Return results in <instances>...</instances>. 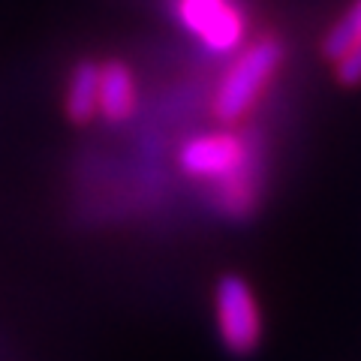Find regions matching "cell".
Returning <instances> with one entry per match:
<instances>
[{"instance_id":"obj_6","label":"cell","mask_w":361,"mask_h":361,"mask_svg":"<svg viewBox=\"0 0 361 361\" xmlns=\"http://www.w3.org/2000/svg\"><path fill=\"white\" fill-rule=\"evenodd\" d=\"M99 111V63L78 61L66 85V115L73 123H87Z\"/></svg>"},{"instance_id":"obj_1","label":"cell","mask_w":361,"mask_h":361,"mask_svg":"<svg viewBox=\"0 0 361 361\" xmlns=\"http://www.w3.org/2000/svg\"><path fill=\"white\" fill-rule=\"evenodd\" d=\"M187 175L211 180L217 187L220 208L232 217H244L256 205V157L241 135L205 133L196 135L180 151Z\"/></svg>"},{"instance_id":"obj_4","label":"cell","mask_w":361,"mask_h":361,"mask_svg":"<svg viewBox=\"0 0 361 361\" xmlns=\"http://www.w3.org/2000/svg\"><path fill=\"white\" fill-rule=\"evenodd\" d=\"M184 27L211 51H232L244 39V13L235 0H178Z\"/></svg>"},{"instance_id":"obj_3","label":"cell","mask_w":361,"mask_h":361,"mask_svg":"<svg viewBox=\"0 0 361 361\" xmlns=\"http://www.w3.org/2000/svg\"><path fill=\"white\" fill-rule=\"evenodd\" d=\"M214 319L220 343L232 355H250L262 343V310L250 283L238 274H226L214 286Z\"/></svg>"},{"instance_id":"obj_8","label":"cell","mask_w":361,"mask_h":361,"mask_svg":"<svg viewBox=\"0 0 361 361\" xmlns=\"http://www.w3.org/2000/svg\"><path fill=\"white\" fill-rule=\"evenodd\" d=\"M334 66H337V78H341L343 85H361V39H358L355 49L349 54H343Z\"/></svg>"},{"instance_id":"obj_7","label":"cell","mask_w":361,"mask_h":361,"mask_svg":"<svg viewBox=\"0 0 361 361\" xmlns=\"http://www.w3.org/2000/svg\"><path fill=\"white\" fill-rule=\"evenodd\" d=\"M361 39V0L355 6H349L346 9V16L343 18H337V25L325 33V39H322V54L329 61H341L343 54H349L358 45Z\"/></svg>"},{"instance_id":"obj_2","label":"cell","mask_w":361,"mask_h":361,"mask_svg":"<svg viewBox=\"0 0 361 361\" xmlns=\"http://www.w3.org/2000/svg\"><path fill=\"white\" fill-rule=\"evenodd\" d=\"M283 61V49L277 39H259L247 45L244 54L232 63V70L226 73L223 85L217 87V99H214V111L226 123H235L253 109V103L262 94V87L274 78Z\"/></svg>"},{"instance_id":"obj_5","label":"cell","mask_w":361,"mask_h":361,"mask_svg":"<svg viewBox=\"0 0 361 361\" xmlns=\"http://www.w3.org/2000/svg\"><path fill=\"white\" fill-rule=\"evenodd\" d=\"M135 82L133 73L121 61H109L99 66V115L109 123L127 121L135 111Z\"/></svg>"}]
</instances>
